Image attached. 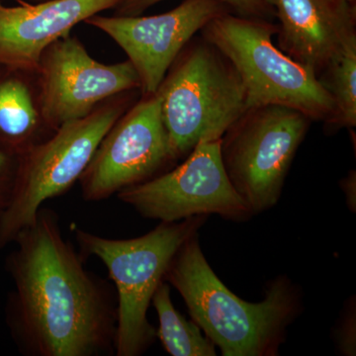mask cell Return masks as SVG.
Returning <instances> with one entry per match:
<instances>
[{
	"mask_svg": "<svg viewBox=\"0 0 356 356\" xmlns=\"http://www.w3.org/2000/svg\"><path fill=\"white\" fill-rule=\"evenodd\" d=\"M17 168V154L0 149V218L13 199Z\"/></svg>",
	"mask_w": 356,
	"mask_h": 356,
	"instance_id": "18",
	"label": "cell"
},
{
	"mask_svg": "<svg viewBox=\"0 0 356 356\" xmlns=\"http://www.w3.org/2000/svg\"><path fill=\"white\" fill-rule=\"evenodd\" d=\"M312 122L298 110L266 105L248 108L222 135V165L252 216L280 201Z\"/></svg>",
	"mask_w": 356,
	"mask_h": 356,
	"instance_id": "7",
	"label": "cell"
},
{
	"mask_svg": "<svg viewBox=\"0 0 356 356\" xmlns=\"http://www.w3.org/2000/svg\"><path fill=\"white\" fill-rule=\"evenodd\" d=\"M140 96L103 137L79 178L84 200L108 199L156 177L161 168L173 163L161 96L158 92Z\"/></svg>",
	"mask_w": 356,
	"mask_h": 356,
	"instance_id": "10",
	"label": "cell"
},
{
	"mask_svg": "<svg viewBox=\"0 0 356 356\" xmlns=\"http://www.w3.org/2000/svg\"><path fill=\"white\" fill-rule=\"evenodd\" d=\"M123 0H0V65L36 74L44 50L91 16Z\"/></svg>",
	"mask_w": 356,
	"mask_h": 356,
	"instance_id": "12",
	"label": "cell"
},
{
	"mask_svg": "<svg viewBox=\"0 0 356 356\" xmlns=\"http://www.w3.org/2000/svg\"><path fill=\"white\" fill-rule=\"evenodd\" d=\"M34 2L44 1V0H32Z\"/></svg>",
	"mask_w": 356,
	"mask_h": 356,
	"instance_id": "22",
	"label": "cell"
},
{
	"mask_svg": "<svg viewBox=\"0 0 356 356\" xmlns=\"http://www.w3.org/2000/svg\"><path fill=\"white\" fill-rule=\"evenodd\" d=\"M344 1L348 2V3L355 4L356 0H344Z\"/></svg>",
	"mask_w": 356,
	"mask_h": 356,
	"instance_id": "21",
	"label": "cell"
},
{
	"mask_svg": "<svg viewBox=\"0 0 356 356\" xmlns=\"http://www.w3.org/2000/svg\"><path fill=\"white\" fill-rule=\"evenodd\" d=\"M318 81L331 96L334 117L331 127L355 128L356 125V40L322 70Z\"/></svg>",
	"mask_w": 356,
	"mask_h": 356,
	"instance_id": "16",
	"label": "cell"
},
{
	"mask_svg": "<svg viewBox=\"0 0 356 356\" xmlns=\"http://www.w3.org/2000/svg\"><path fill=\"white\" fill-rule=\"evenodd\" d=\"M207 216L161 222L146 235L128 240L104 238L72 227L79 254L105 264L116 288L117 356H139L154 343L156 331L147 320V309L177 250L198 234Z\"/></svg>",
	"mask_w": 356,
	"mask_h": 356,
	"instance_id": "3",
	"label": "cell"
},
{
	"mask_svg": "<svg viewBox=\"0 0 356 356\" xmlns=\"http://www.w3.org/2000/svg\"><path fill=\"white\" fill-rule=\"evenodd\" d=\"M221 139L201 140L175 170L123 189L118 198L140 216L161 222L208 215L236 222L250 219L222 165Z\"/></svg>",
	"mask_w": 356,
	"mask_h": 356,
	"instance_id": "8",
	"label": "cell"
},
{
	"mask_svg": "<svg viewBox=\"0 0 356 356\" xmlns=\"http://www.w3.org/2000/svg\"><path fill=\"white\" fill-rule=\"evenodd\" d=\"M163 0H123L115 8V15L138 16ZM236 14L248 17L266 18L275 16L273 7L266 0H217Z\"/></svg>",
	"mask_w": 356,
	"mask_h": 356,
	"instance_id": "17",
	"label": "cell"
},
{
	"mask_svg": "<svg viewBox=\"0 0 356 356\" xmlns=\"http://www.w3.org/2000/svg\"><path fill=\"white\" fill-rule=\"evenodd\" d=\"M233 13L217 0H184L168 13L152 16H91L84 23L106 34L125 51L139 74L140 95L158 91L185 46L210 21Z\"/></svg>",
	"mask_w": 356,
	"mask_h": 356,
	"instance_id": "11",
	"label": "cell"
},
{
	"mask_svg": "<svg viewBox=\"0 0 356 356\" xmlns=\"http://www.w3.org/2000/svg\"><path fill=\"white\" fill-rule=\"evenodd\" d=\"M152 303L159 317L156 337L172 356H215L216 346L193 321L185 320L173 306L170 287L163 281L154 292Z\"/></svg>",
	"mask_w": 356,
	"mask_h": 356,
	"instance_id": "15",
	"label": "cell"
},
{
	"mask_svg": "<svg viewBox=\"0 0 356 356\" xmlns=\"http://www.w3.org/2000/svg\"><path fill=\"white\" fill-rule=\"evenodd\" d=\"M278 26L264 18L226 13L201 30L233 65L245 88L248 108L281 105L312 121L331 126L334 106L315 72L292 60L273 44Z\"/></svg>",
	"mask_w": 356,
	"mask_h": 356,
	"instance_id": "5",
	"label": "cell"
},
{
	"mask_svg": "<svg viewBox=\"0 0 356 356\" xmlns=\"http://www.w3.org/2000/svg\"><path fill=\"white\" fill-rule=\"evenodd\" d=\"M156 92L173 163L201 140L221 139L248 109L236 70L203 37L180 51Z\"/></svg>",
	"mask_w": 356,
	"mask_h": 356,
	"instance_id": "4",
	"label": "cell"
},
{
	"mask_svg": "<svg viewBox=\"0 0 356 356\" xmlns=\"http://www.w3.org/2000/svg\"><path fill=\"white\" fill-rule=\"evenodd\" d=\"M53 133L40 113L36 74L0 65V149L19 156Z\"/></svg>",
	"mask_w": 356,
	"mask_h": 356,
	"instance_id": "14",
	"label": "cell"
},
{
	"mask_svg": "<svg viewBox=\"0 0 356 356\" xmlns=\"http://www.w3.org/2000/svg\"><path fill=\"white\" fill-rule=\"evenodd\" d=\"M341 185L344 194H346V200H348L350 209L355 211L356 175L355 170L350 172L348 177L343 178Z\"/></svg>",
	"mask_w": 356,
	"mask_h": 356,
	"instance_id": "20",
	"label": "cell"
},
{
	"mask_svg": "<svg viewBox=\"0 0 356 356\" xmlns=\"http://www.w3.org/2000/svg\"><path fill=\"white\" fill-rule=\"evenodd\" d=\"M165 281L181 295L192 321L224 356H275L301 311L298 289L285 276L269 284L266 298L236 296L206 261L198 234L177 250Z\"/></svg>",
	"mask_w": 356,
	"mask_h": 356,
	"instance_id": "2",
	"label": "cell"
},
{
	"mask_svg": "<svg viewBox=\"0 0 356 356\" xmlns=\"http://www.w3.org/2000/svg\"><path fill=\"white\" fill-rule=\"evenodd\" d=\"M138 92L109 98L88 116L67 122L18 156L13 199L0 218V252L35 221L47 200L79 181L103 137L135 103Z\"/></svg>",
	"mask_w": 356,
	"mask_h": 356,
	"instance_id": "6",
	"label": "cell"
},
{
	"mask_svg": "<svg viewBox=\"0 0 356 356\" xmlns=\"http://www.w3.org/2000/svg\"><path fill=\"white\" fill-rule=\"evenodd\" d=\"M36 83L40 113L53 132L88 116L113 96L140 88L139 74L128 60L112 65L97 62L70 34L42 54Z\"/></svg>",
	"mask_w": 356,
	"mask_h": 356,
	"instance_id": "9",
	"label": "cell"
},
{
	"mask_svg": "<svg viewBox=\"0 0 356 356\" xmlns=\"http://www.w3.org/2000/svg\"><path fill=\"white\" fill-rule=\"evenodd\" d=\"M13 243L6 323L21 353L115 355L117 297L106 281L84 268L83 257L63 236L58 215L42 207Z\"/></svg>",
	"mask_w": 356,
	"mask_h": 356,
	"instance_id": "1",
	"label": "cell"
},
{
	"mask_svg": "<svg viewBox=\"0 0 356 356\" xmlns=\"http://www.w3.org/2000/svg\"><path fill=\"white\" fill-rule=\"evenodd\" d=\"M355 299L350 300V303L346 306V313L343 314L341 322L337 327L334 339L339 351L344 355H355L356 348V311Z\"/></svg>",
	"mask_w": 356,
	"mask_h": 356,
	"instance_id": "19",
	"label": "cell"
},
{
	"mask_svg": "<svg viewBox=\"0 0 356 356\" xmlns=\"http://www.w3.org/2000/svg\"><path fill=\"white\" fill-rule=\"evenodd\" d=\"M280 20L277 47L317 76L353 40L355 4L344 0H266Z\"/></svg>",
	"mask_w": 356,
	"mask_h": 356,
	"instance_id": "13",
	"label": "cell"
}]
</instances>
